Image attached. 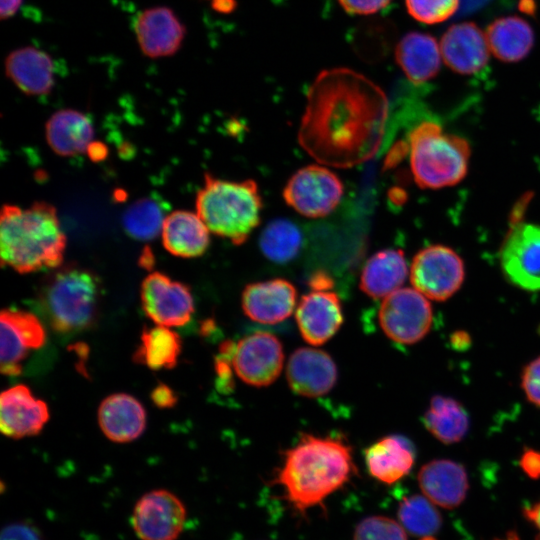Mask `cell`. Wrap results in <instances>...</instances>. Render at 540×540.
<instances>
[{
    "label": "cell",
    "instance_id": "obj_24",
    "mask_svg": "<svg viewBox=\"0 0 540 540\" xmlns=\"http://www.w3.org/2000/svg\"><path fill=\"white\" fill-rule=\"evenodd\" d=\"M165 249L174 256H201L210 243V230L197 212L176 210L168 215L161 230Z\"/></svg>",
    "mask_w": 540,
    "mask_h": 540
},
{
    "label": "cell",
    "instance_id": "obj_7",
    "mask_svg": "<svg viewBox=\"0 0 540 540\" xmlns=\"http://www.w3.org/2000/svg\"><path fill=\"white\" fill-rule=\"evenodd\" d=\"M433 312L428 298L415 288H399L386 296L379 309L385 335L398 344L410 345L430 331Z\"/></svg>",
    "mask_w": 540,
    "mask_h": 540
},
{
    "label": "cell",
    "instance_id": "obj_43",
    "mask_svg": "<svg viewBox=\"0 0 540 540\" xmlns=\"http://www.w3.org/2000/svg\"><path fill=\"white\" fill-rule=\"evenodd\" d=\"M21 3H22V0H1V3H0L1 19H8L12 17L17 12Z\"/></svg>",
    "mask_w": 540,
    "mask_h": 540
},
{
    "label": "cell",
    "instance_id": "obj_10",
    "mask_svg": "<svg viewBox=\"0 0 540 540\" xmlns=\"http://www.w3.org/2000/svg\"><path fill=\"white\" fill-rule=\"evenodd\" d=\"M186 515L185 505L175 494L157 489L136 502L131 525L141 540H176L183 531Z\"/></svg>",
    "mask_w": 540,
    "mask_h": 540
},
{
    "label": "cell",
    "instance_id": "obj_32",
    "mask_svg": "<svg viewBox=\"0 0 540 540\" xmlns=\"http://www.w3.org/2000/svg\"><path fill=\"white\" fill-rule=\"evenodd\" d=\"M302 242L301 231L287 219L269 222L259 238L263 254L276 263H286L295 258L302 247Z\"/></svg>",
    "mask_w": 540,
    "mask_h": 540
},
{
    "label": "cell",
    "instance_id": "obj_4",
    "mask_svg": "<svg viewBox=\"0 0 540 540\" xmlns=\"http://www.w3.org/2000/svg\"><path fill=\"white\" fill-rule=\"evenodd\" d=\"M262 199L255 181H228L210 174L196 196V212L210 232L243 244L260 222Z\"/></svg>",
    "mask_w": 540,
    "mask_h": 540
},
{
    "label": "cell",
    "instance_id": "obj_12",
    "mask_svg": "<svg viewBox=\"0 0 540 540\" xmlns=\"http://www.w3.org/2000/svg\"><path fill=\"white\" fill-rule=\"evenodd\" d=\"M140 297L145 314L156 325L183 326L190 321L194 312L189 287L160 272H152L145 277Z\"/></svg>",
    "mask_w": 540,
    "mask_h": 540
},
{
    "label": "cell",
    "instance_id": "obj_27",
    "mask_svg": "<svg viewBox=\"0 0 540 540\" xmlns=\"http://www.w3.org/2000/svg\"><path fill=\"white\" fill-rule=\"evenodd\" d=\"M408 275L403 252L384 249L372 255L360 276V289L374 299L385 298L400 288Z\"/></svg>",
    "mask_w": 540,
    "mask_h": 540
},
{
    "label": "cell",
    "instance_id": "obj_29",
    "mask_svg": "<svg viewBox=\"0 0 540 540\" xmlns=\"http://www.w3.org/2000/svg\"><path fill=\"white\" fill-rule=\"evenodd\" d=\"M490 51L503 62H518L534 45V32L529 23L518 16L495 19L486 31Z\"/></svg>",
    "mask_w": 540,
    "mask_h": 540
},
{
    "label": "cell",
    "instance_id": "obj_34",
    "mask_svg": "<svg viewBox=\"0 0 540 540\" xmlns=\"http://www.w3.org/2000/svg\"><path fill=\"white\" fill-rule=\"evenodd\" d=\"M165 218L160 203L145 198L129 206L123 215L122 223L131 237L137 240H151L161 233Z\"/></svg>",
    "mask_w": 540,
    "mask_h": 540
},
{
    "label": "cell",
    "instance_id": "obj_6",
    "mask_svg": "<svg viewBox=\"0 0 540 540\" xmlns=\"http://www.w3.org/2000/svg\"><path fill=\"white\" fill-rule=\"evenodd\" d=\"M99 281L88 270L66 267L54 273L42 290V305L52 327L63 333L78 332L94 320Z\"/></svg>",
    "mask_w": 540,
    "mask_h": 540
},
{
    "label": "cell",
    "instance_id": "obj_42",
    "mask_svg": "<svg viewBox=\"0 0 540 540\" xmlns=\"http://www.w3.org/2000/svg\"><path fill=\"white\" fill-rule=\"evenodd\" d=\"M526 519L536 529V540H540V500L524 509Z\"/></svg>",
    "mask_w": 540,
    "mask_h": 540
},
{
    "label": "cell",
    "instance_id": "obj_26",
    "mask_svg": "<svg viewBox=\"0 0 540 540\" xmlns=\"http://www.w3.org/2000/svg\"><path fill=\"white\" fill-rule=\"evenodd\" d=\"M441 56L436 39L422 32L407 33L395 50L397 64L414 84L425 83L436 76Z\"/></svg>",
    "mask_w": 540,
    "mask_h": 540
},
{
    "label": "cell",
    "instance_id": "obj_9",
    "mask_svg": "<svg viewBox=\"0 0 540 540\" xmlns=\"http://www.w3.org/2000/svg\"><path fill=\"white\" fill-rule=\"evenodd\" d=\"M465 277L463 260L451 248L432 245L420 250L410 267L413 287L435 301H445L461 287Z\"/></svg>",
    "mask_w": 540,
    "mask_h": 540
},
{
    "label": "cell",
    "instance_id": "obj_36",
    "mask_svg": "<svg viewBox=\"0 0 540 540\" xmlns=\"http://www.w3.org/2000/svg\"><path fill=\"white\" fill-rule=\"evenodd\" d=\"M410 16L424 24H437L455 14L460 0H405Z\"/></svg>",
    "mask_w": 540,
    "mask_h": 540
},
{
    "label": "cell",
    "instance_id": "obj_46",
    "mask_svg": "<svg viewBox=\"0 0 540 540\" xmlns=\"http://www.w3.org/2000/svg\"><path fill=\"white\" fill-rule=\"evenodd\" d=\"M233 0H213V7L221 12H228L232 9Z\"/></svg>",
    "mask_w": 540,
    "mask_h": 540
},
{
    "label": "cell",
    "instance_id": "obj_1",
    "mask_svg": "<svg viewBox=\"0 0 540 540\" xmlns=\"http://www.w3.org/2000/svg\"><path fill=\"white\" fill-rule=\"evenodd\" d=\"M387 115L385 93L366 76L348 68L324 70L307 92L298 141L323 165L354 167L378 152Z\"/></svg>",
    "mask_w": 540,
    "mask_h": 540
},
{
    "label": "cell",
    "instance_id": "obj_22",
    "mask_svg": "<svg viewBox=\"0 0 540 540\" xmlns=\"http://www.w3.org/2000/svg\"><path fill=\"white\" fill-rule=\"evenodd\" d=\"M55 63L35 47L13 50L5 59V73L15 86L30 96L48 94L55 83Z\"/></svg>",
    "mask_w": 540,
    "mask_h": 540
},
{
    "label": "cell",
    "instance_id": "obj_8",
    "mask_svg": "<svg viewBox=\"0 0 540 540\" xmlns=\"http://www.w3.org/2000/svg\"><path fill=\"white\" fill-rule=\"evenodd\" d=\"M343 192V183L334 172L324 166L308 165L290 177L283 198L299 214L317 218L331 213Z\"/></svg>",
    "mask_w": 540,
    "mask_h": 540
},
{
    "label": "cell",
    "instance_id": "obj_14",
    "mask_svg": "<svg viewBox=\"0 0 540 540\" xmlns=\"http://www.w3.org/2000/svg\"><path fill=\"white\" fill-rule=\"evenodd\" d=\"M0 368L4 375L16 376L22 371L21 362L30 351L45 343V330L32 313L4 309L0 316Z\"/></svg>",
    "mask_w": 540,
    "mask_h": 540
},
{
    "label": "cell",
    "instance_id": "obj_19",
    "mask_svg": "<svg viewBox=\"0 0 540 540\" xmlns=\"http://www.w3.org/2000/svg\"><path fill=\"white\" fill-rule=\"evenodd\" d=\"M49 419L47 404L33 396L25 385L4 390L0 397L1 432L19 439L38 434Z\"/></svg>",
    "mask_w": 540,
    "mask_h": 540
},
{
    "label": "cell",
    "instance_id": "obj_21",
    "mask_svg": "<svg viewBox=\"0 0 540 540\" xmlns=\"http://www.w3.org/2000/svg\"><path fill=\"white\" fill-rule=\"evenodd\" d=\"M418 484L424 496L446 509L459 506L469 489L466 469L450 459H435L423 465Z\"/></svg>",
    "mask_w": 540,
    "mask_h": 540
},
{
    "label": "cell",
    "instance_id": "obj_3",
    "mask_svg": "<svg viewBox=\"0 0 540 540\" xmlns=\"http://www.w3.org/2000/svg\"><path fill=\"white\" fill-rule=\"evenodd\" d=\"M66 237L56 209L46 202L27 208L4 205L0 215L1 263L19 273L57 268Z\"/></svg>",
    "mask_w": 540,
    "mask_h": 540
},
{
    "label": "cell",
    "instance_id": "obj_35",
    "mask_svg": "<svg viewBox=\"0 0 540 540\" xmlns=\"http://www.w3.org/2000/svg\"><path fill=\"white\" fill-rule=\"evenodd\" d=\"M353 540H408L406 530L391 518L370 516L358 523Z\"/></svg>",
    "mask_w": 540,
    "mask_h": 540
},
{
    "label": "cell",
    "instance_id": "obj_45",
    "mask_svg": "<svg viewBox=\"0 0 540 540\" xmlns=\"http://www.w3.org/2000/svg\"><path fill=\"white\" fill-rule=\"evenodd\" d=\"M489 0H460L461 7L466 12L475 11L476 9L482 7Z\"/></svg>",
    "mask_w": 540,
    "mask_h": 540
},
{
    "label": "cell",
    "instance_id": "obj_16",
    "mask_svg": "<svg viewBox=\"0 0 540 540\" xmlns=\"http://www.w3.org/2000/svg\"><path fill=\"white\" fill-rule=\"evenodd\" d=\"M338 295L328 290H313L304 295L296 308V322L302 338L311 345L330 340L343 323Z\"/></svg>",
    "mask_w": 540,
    "mask_h": 540
},
{
    "label": "cell",
    "instance_id": "obj_38",
    "mask_svg": "<svg viewBox=\"0 0 540 540\" xmlns=\"http://www.w3.org/2000/svg\"><path fill=\"white\" fill-rule=\"evenodd\" d=\"M343 9L356 15H369L385 8L391 0H338Z\"/></svg>",
    "mask_w": 540,
    "mask_h": 540
},
{
    "label": "cell",
    "instance_id": "obj_23",
    "mask_svg": "<svg viewBox=\"0 0 540 540\" xmlns=\"http://www.w3.org/2000/svg\"><path fill=\"white\" fill-rule=\"evenodd\" d=\"M98 422L102 432L111 441L130 442L144 431L146 412L136 398L125 393H116L105 398L100 404Z\"/></svg>",
    "mask_w": 540,
    "mask_h": 540
},
{
    "label": "cell",
    "instance_id": "obj_31",
    "mask_svg": "<svg viewBox=\"0 0 540 540\" xmlns=\"http://www.w3.org/2000/svg\"><path fill=\"white\" fill-rule=\"evenodd\" d=\"M180 352L178 334L166 326L156 325L143 330L134 359L153 370L171 369L176 366Z\"/></svg>",
    "mask_w": 540,
    "mask_h": 540
},
{
    "label": "cell",
    "instance_id": "obj_37",
    "mask_svg": "<svg viewBox=\"0 0 540 540\" xmlns=\"http://www.w3.org/2000/svg\"><path fill=\"white\" fill-rule=\"evenodd\" d=\"M521 388L528 401L540 408V356L524 367L521 374Z\"/></svg>",
    "mask_w": 540,
    "mask_h": 540
},
{
    "label": "cell",
    "instance_id": "obj_28",
    "mask_svg": "<svg viewBox=\"0 0 540 540\" xmlns=\"http://www.w3.org/2000/svg\"><path fill=\"white\" fill-rule=\"evenodd\" d=\"M93 136V125L89 117L73 109L57 111L46 123L47 142L61 156L85 152Z\"/></svg>",
    "mask_w": 540,
    "mask_h": 540
},
{
    "label": "cell",
    "instance_id": "obj_5",
    "mask_svg": "<svg viewBox=\"0 0 540 540\" xmlns=\"http://www.w3.org/2000/svg\"><path fill=\"white\" fill-rule=\"evenodd\" d=\"M410 167L422 188L439 189L459 183L470 157L467 141L445 133L435 122L425 121L408 136Z\"/></svg>",
    "mask_w": 540,
    "mask_h": 540
},
{
    "label": "cell",
    "instance_id": "obj_25",
    "mask_svg": "<svg viewBox=\"0 0 540 540\" xmlns=\"http://www.w3.org/2000/svg\"><path fill=\"white\" fill-rule=\"evenodd\" d=\"M415 461L412 443L403 436H385L365 450L369 473L380 482L393 484L405 477Z\"/></svg>",
    "mask_w": 540,
    "mask_h": 540
},
{
    "label": "cell",
    "instance_id": "obj_20",
    "mask_svg": "<svg viewBox=\"0 0 540 540\" xmlns=\"http://www.w3.org/2000/svg\"><path fill=\"white\" fill-rule=\"evenodd\" d=\"M440 50L445 64L465 75L479 72L489 59L486 35L472 22L450 26L441 38Z\"/></svg>",
    "mask_w": 540,
    "mask_h": 540
},
{
    "label": "cell",
    "instance_id": "obj_13",
    "mask_svg": "<svg viewBox=\"0 0 540 540\" xmlns=\"http://www.w3.org/2000/svg\"><path fill=\"white\" fill-rule=\"evenodd\" d=\"M284 351L280 340L271 333L258 331L239 340L232 365L246 384L265 387L280 375Z\"/></svg>",
    "mask_w": 540,
    "mask_h": 540
},
{
    "label": "cell",
    "instance_id": "obj_30",
    "mask_svg": "<svg viewBox=\"0 0 540 540\" xmlns=\"http://www.w3.org/2000/svg\"><path fill=\"white\" fill-rule=\"evenodd\" d=\"M423 423L432 436L444 444L461 441L469 429V417L463 405L443 395L432 397Z\"/></svg>",
    "mask_w": 540,
    "mask_h": 540
},
{
    "label": "cell",
    "instance_id": "obj_40",
    "mask_svg": "<svg viewBox=\"0 0 540 540\" xmlns=\"http://www.w3.org/2000/svg\"><path fill=\"white\" fill-rule=\"evenodd\" d=\"M520 467L532 479L540 478V451L526 449L520 458Z\"/></svg>",
    "mask_w": 540,
    "mask_h": 540
},
{
    "label": "cell",
    "instance_id": "obj_2",
    "mask_svg": "<svg viewBox=\"0 0 540 540\" xmlns=\"http://www.w3.org/2000/svg\"><path fill=\"white\" fill-rule=\"evenodd\" d=\"M351 446L342 438L301 435L286 450L275 479L298 511L319 505L354 474Z\"/></svg>",
    "mask_w": 540,
    "mask_h": 540
},
{
    "label": "cell",
    "instance_id": "obj_39",
    "mask_svg": "<svg viewBox=\"0 0 540 540\" xmlns=\"http://www.w3.org/2000/svg\"><path fill=\"white\" fill-rule=\"evenodd\" d=\"M0 540H41L38 531L25 523H12L5 526Z\"/></svg>",
    "mask_w": 540,
    "mask_h": 540
},
{
    "label": "cell",
    "instance_id": "obj_41",
    "mask_svg": "<svg viewBox=\"0 0 540 540\" xmlns=\"http://www.w3.org/2000/svg\"><path fill=\"white\" fill-rule=\"evenodd\" d=\"M151 398L156 406L160 408H169L176 403L174 392L165 384H159L152 391Z\"/></svg>",
    "mask_w": 540,
    "mask_h": 540
},
{
    "label": "cell",
    "instance_id": "obj_11",
    "mask_svg": "<svg viewBox=\"0 0 540 540\" xmlns=\"http://www.w3.org/2000/svg\"><path fill=\"white\" fill-rule=\"evenodd\" d=\"M505 277L526 291L540 290V225L519 223L506 236L500 250Z\"/></svg>",
    "mask_w": 540,
    "mask_h": 540
},
{
    "label": "cell",
    "instance_id": "obj_18",
    "mask_svg": "<svg viewBox=\"0 0 540 540\" xmlns=\"http://www.w3.org/2000/svg\"><path fill=\"white\" fill-rule=\"evenodd\" d=\"M134 31L140 50L150 58L175 54L185 36V27L167 7H153L140 12Z\"/></svg>",
    "mask_w": 540,
    "mask_h": 540
},
{
    "label": "cell",
    "instance_id": "obj_44",
    "mask_svg": "<svg viewBox=\"0 0 540 540\" xmlns=\"http://www.w3.org/2000/svg\"><path fill=\"white\" fill-rule=\"evenodd\" d=\"M313 290H328L332 287V280L323 273L314 275L310 281Z\"/></svg>",
    "mask_w": 540,
    "mask_h": 540
},
{
    "label": "cell",
    "instance_id": "obj_17",
    "mask_svg": "<svg viewBox=\"0 0 540 540\" xmlns=\"http://www.w3.org/2000/svg\"><path fill=\"white\" fill-rule=\"evenodd\" d=\"M294 285L282 278L248 284L241 296L245 315L258 323L276 324L287 319L296 306Z\"/></svg>",
    "mask_w": 540,
    "mask_h": 540
},
{
    "label": "cell",
    "instance_id": "obj_15",
    "mask_svg": "<svg viewBox=\"0 0 540 540\" xmlns=\"http://www.w3.org/2000/svg\"><path fill=\"white\" fill-rule=\"evenodd\" d=\"M337 367L326 352L309 347L295 350L287 363L286 377L291 390L305 397L327 394L337 381Z\"/></svg>",
    "mask_w": 540,
    "mask_h": 540
},
{
    "label": "cell",
    "instance_id": "obj_33",
    "mask_svg": "<svg viewBox=\"0 0 540 540\" xmlns=\"http://www.w3.org/2000/svg\"><path fill=\"white\" fill-rule=\"evenodd\" d=\"M426 496L411 495L399 504L398 517L403 528L410 534L430 539L441 526V515Z\"/></svg>",
    "mask_w": 540,
    "mask_h": 540
}]
</instances>
